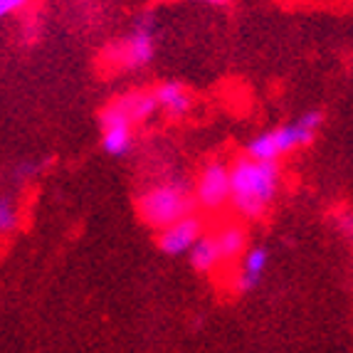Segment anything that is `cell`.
<instances>
[{"instance_id":"obj_15","label":"cell","mask_w":353,"mask_h":353,"mask_svg":"<svg viewBox=\"0 0 353 353\" xmlns=\"http://www.w3.org/2000/svg\"><path fill=\"white\" fill-rule=\"evenodd\" d=\"M336 230H339L346 240L353 242V212H341V215L336 218Z\"/></svg>"},{"instance_id":"obj_13","label":"cell","mask_w":353,"mask_h":353,"mask_svg":"<svg viewBox=\"0 0 353 353\" xmlns=\"http://www.w3.org/2000/svg\"><path fill=\"white\" fill-rule=\"evenodd\" d=\"M20 228V203L12 193H0V237L12 235Z\"/></svg>"},{"instance_id":"obj_17","label":"cell","mask_w":353,"mask_h":353,"mask_svg":"<svg viewBox=\"0 0 353 353\" xmlns=\"http://www.w3.org/2000/svg\"><path fill=\"white\" fill-rule=\"evenodd\" d=\"M198 3H205V6H228L230 0H198Z\"/></svg>"},{"instance_id":"obj_16","label":"cell","mask_w":353,"mask_h":353,"mask_svg":"<svg viewBox=\"0 0 353 353\" xmlns=\"http://www.w3.org/2000/svg\"><path fill=\"white\" fill-rule=\"evenodd\" d=\"M25 3H28V0H0V20L10 18V15H15L18 10H23Z\"/></svg>"},{"instance_id":"obj_6","label":"cell","mask_w":353,"mask_h":353,"mask_svg":"<svg viewBox=\"0 0 353 353\" xmlns=\"http://www.w3.org/2000/svg\"><path fill=\"white\" fill-rule=\"evenodd\" d=\"M99 126H101V151L112 159H124L134 148V119L124 112V106L117 99L101 109L99 114Z\"/></svg>"},{"instance_id":"obj_2","label":"cell","mask_w":353,"mask_h":353,"mask_svg":"<svg viewBox=\"0 0 353 353\" xmlns=\"http://www.w3.org/2000/svg\"><path fill=\"white\" fill-rule=\"evenodd\" d=\"M193 181H188L181 173H165L146 183L136 195V212L146 228L153 232L163 230L165 225L176 223L195 212Z\"/></svg>"},{"instance_id":"obj_11","label":"cell","mask_w":353,"mask_h":353,"mask_svg":"<svg viewBox=\"0 0 353 353\" xmlns=\"http://www.w3.org/2000/svg\"><path fill=\"white\" fill-rule=\"evenodd\" d=\"M188 265H190V270H195L198 274H212V272L220 270V267L225 265L223 257H220V252H218V245H215L210 232H205V235L190 248Z\"/></svg>"},{"instance_id":"obj_4","label":"cell","mask_w":353,"mask_h":353,"mask_svg":"<svg viewBox=\"0 0 353 353\" xmlns=\"http://www.w3.org/2000/svg\"><path fill=\"white\" fill-rule=\"evenodd\" d=\"M156 54V25L151 15L136 20L134 28L104 52V62L117 72H134L146 67Z\"/></svg>"},{"instance_id":"obj_14","label":"cell","mask_w":353,"mask_h":353,"mask_svg":"<svg viewBox=\"0 0 353 353\" xmlns=\"http://www.w3.org/2000/svg\"><path fill=\"white\" fill-rule=\"evenodd\" d=\"M42 165H45V163H42V161H35V159L20 161V163L15 165L12 176H15V181H18V183H30V181H35V178L40 176Z\"/></svg>"},{"instance_id":"obj_8","label":"cell","mask_w":353,"mask_h":353,"mask_svg":"<svg viewBox=\"0 0 353 353\" xmlns=\"http://www.w3.org/2000/svg\"><path fill=\"white\" fill-rule=\"evenodd\" d=\"M267 265H270V248L267 245H250L245 250L240 259H237V267L232 272V289L237 294H250L259 287L262 277H265Z\"/></svg>"},{"instance_id":"obj_7","label":"cell","mask_w":353,"mask_h":353,"mask_svg":"<svg viewBox=\"0 0 353 353\" xmlns=\"http://www.w3.org/2000/svg\"><path fill=\"white\" fill-rule=\"evenodd\" d=\"M203 235H205V223L198 212H190L156 232V248L168 257H181V254H188Z\"/></svg>"},{"instance_id":"obj_1","label":"cell","mask_w":353,"mask_h":353,"mask_svg":"<svg viewBox=\"0 0 353 353\" xmlns=\"http://www.w3.org/2000/svg\"><path fill=\"white\" fill-rule=\"evenodd\" d=\"M282 190V168L274 161H257L242 153L230 163V208L242 220H259Z\"/></svg>"},{"instance_id":"obj_3","label":"cell","mask_w":353,"mask_h":353,"mask_svg":"<svg viewBox=\"0 0 353 353\" xmlns=\"http://www.w3.org/2000/svg\"><path fill=\"white\" fill-rule=\"evenodd\" d=\"M321 126H324V114L319 112V109H309V112L299 114V117L287 121V124L272 126V129L254 134L245 143V153H248L250 159L279 163L282 159H287L289 153L312 146L314 139L321 131Z\"/></svg>"},{"instance_id":"obj_9","label":"cell","mask_w":353,"mask_h":353,"mask_svg":"<svg viewBox=\"0 0 353 353\" xmlns=\"http://www.w3.org/2000/svg\"><path fill=\"white\" fill-rule=\"evenodd\" d=\"M210 235L215 240V245H218V252L225 265H237V259L250 248L248 230H245L242 223H237V220H225V223H220L218 228L212 230Z\"/></svg>"},{"instance_id":"obj_5","label":"cell","mask_w":353,"mask_h":353,"mask_svg":"<svg viewBox=\"0 0 353 353\" xmlns=\"http://www.w3.org/2000/svg\"><path fill=\"white\" fill-rule=\"evenodd\" d=\"M193 198L201 212H223L230 205V163L218 159L203 163L193 178Z\"/></svg>"},{"instance_id":"obj_10","label":"cell","mask_w":353,"mask_h":353,"mask_svg":"<svg viewBox=\"0 0 353 353\" xmlns=\"http://www.w3.org/2000/svg\"><path fill=\"white\" fill-rule=\"evenodd\" d=\"M153 97L159 101L161 112H165L171 119L188 117L190 109H193V97L181 82H161L153 89Z\"/></svg>"},{"instance_id":"obj_12","label":"cell","mask_w":353,"mask_h":353,"mask_svg":"<svg viewBox=\"0 0 353 353\" xmlns=\"http://www.w3.org/2000/svg\"><path fill=\"white\" fill-rule=\"evenodd\" d=\"M117 101L124 106V112L134 119V124H143L153 114L159 112V101L153 97V92H143V89H134L126 94L117 97Z\"/></svg>"}]
</instances>
